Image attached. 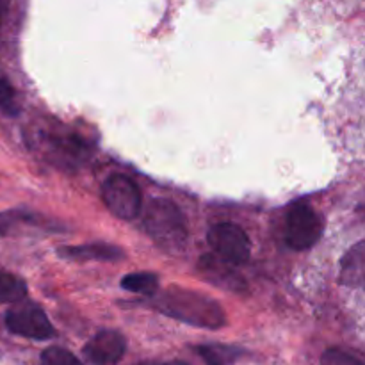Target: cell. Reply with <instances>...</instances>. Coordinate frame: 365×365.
Here are the masks:
<instances>
[{
  "label": "cell",
  "instance_id": "6da1fadb",
  "mask_svg": "<svg viewBox=\"0 0 365 365\" xmlns=\"http://www.w3.org/2000/svg\"><path fill=\"white\" fill-rule=\"evenodd\" d=\"M155 307L166 316L192 327L216 330L227 323L223 309L214 299L187 289H168L157 296Z\"/></svg>",
  "mask_w": 365,
  "mask_h": 365
},
{
  "label": "cell",
  "instance_id": "7a4b0ae2",
  "mask_svg": "<svg viewBox=\"0 0 365 365\" xmlns=\"http://www.w3.org/2000/svg\"><path fill=\"white\" fill-rule=\"evenodd\" d=\"M145 228L152 241L164 252L178 253L187 241L184 214L173 202L155 198L148 203L145 214Z\"/></svg>",
  "mask_w": 365,
  "mask_h": 365
},
{
  "label": "cell",
  "instance_id": "3957f363",
  "mask_svg": "<svg viewBox=\"0 0 365 365\" xmlns=\"http://www.w3.org/2000/svg\"><path fill=\"white\" fill-rule=\"evenodd\" d=\"M6 327L11 334L34 341H46L56 334L41 307L24 299L6 314Z\"/></svg>",
  "mask_w": 365,
  "mask_h": 365
},
{
  "label": "cell",
  "instance_id": "277c9868",
  "mask_svg": "<svg viewBox=\"0 0 365 365\" xmlns=\"http://www.w3.org/2000/svg\"><path fill=\"white\" fill-rule=\"evenodd\" d=\"M207 239H209V245L216 253V257L232 264V266L245 264L250 259V239L239 225H214V227H210Z\"/></svg>",
  "mask_w": 365,
  "mask_h": 365
},
{
  "label": "cell",
  "instance_id": "5b68a950",
  "mask_svg": "<svg viewBox=\"0 0 365 365\" xmlns=\"http://www.w3.org/2000/svg\"><path fill=\"white\" fill-rule=\"evenodd\" d=\"M102 196L110 212L121 220H134L141 210V191L123 175H113L107 178L102 187Z\"/></svg>",
  "mask_w": 365,
  "mask_h": 365
},
{
  "label": "cell",
  "instance_id": "8992f818",
  "mask_svg": "<svg viewBox=\"0 0 365 365\" xmlns=\"http://www.w3.org/2000/svg\"><path fill=\"white\" fill-rule=\"evenodd\" d=\"M323 225L312 207L299 202L289 210L287 216V245L296 252L309 250L319 241Z\"/></svg>",
  "mask_w": 365,
  "mask_h": 365
},
{
  "label": "cell",
  "instance_id": "52a82bcc",
  "mask_svg": "<svg viewBox=\"0 0 365 365\" xmlns=\"http://www.w3.org/2000/svg\"><path fill=\"white\" fill-rule=\"evenodd\" d=\"M127 351V341L120 331L102 330L84 346V356L93 365H116Z\"/></svg>",
  "mask_w": 365,
  "mask_h": 365
},
{
  "label": "cell",
  "instance_id": "ba28073f",
  "mask_svg": "<svg viewBox=\"0 0 365 365\" xmlns=\"http://www.w3.org/2000/svg\"><path fill=\"white\" fill-rule=\"evenodd\" d=\"M227 264L228 262L221 260L220 257L205 255L200 260V271L210 284L217 285L220 289L232 292L246 291L242 278H239V274L234 273V269L228 267Z\"/></svg>",
  "mask_w": 365,
  "mask_h": 365
},
{
  "label": "cell",
  "instance_id": "9c48e42d",
  "mask_svg": "<svg viewBox=\"0 0 365 365\" xmlns=\"http://www.w3.org/2000/svg\"><path fill=\"white\" fill-rule=\"evenodd\" d=\"M61 259L68 260H100V262H116L125 257L123 250L116 248L106 242H91V245L82 246H63L57 250Z\"/></svg>",
  "mask_w": 365,
  "mask_h": 365
},
{
  "label": "cell",
  "instance_id": "30bf717a",
  "mask_svg": "<svg viewBox=\"0 0 365 365\" xmlns=\"http://www.w3.org/2000/svg\"><path fill=\"white\" fill-rule=\"evenodd\" d=\"M364 241L356 242L346 257L342 259V271H341V280L344 285H351V287H362L364 284Z\"/></svg>",
  "mask_w": 365,
  "mask_h": 365
},
{
  "label": "cell",
  "instance_id": "8fae6325",
  "mask_svg": "<svg viewBox=\"0 0 365 365\" xmlns=\"http://www.w3.org/2000/svg\"><path fill=\"white\" fill-rule=\"evenodd\" d=\"M196 353L207 365H234L242 355L241 349L227 344H203L196 348Z\"/></svg>",
  "mask_w": 365,
  "mask_h": 365
},
{
  "label": "cell",
  "instance_id": "7c38bea8",
  "mask_svg": "<svg viewBox=\"0 0 365 365\" xmlns=\"http://www.w3.org/2000/svg\"><path fill=\"white\" fill-rule=\"evenodd\" d=\"M27 296V285L24 280L0 271V303H16Z\"/></svg>",
  "mask_w": 365,
  "mask_h": 365
},
{
  "label": "cell",
  "instance_id": "4fadbf2b",
  "mask_svg": "<svg viewBox=\"0 0 365 365\" xmlns=\"http://www.w3.org/2000/svg\"><path fill=\"white\" fill-rule=\"evenodd\" d=\"M121 287L130 292L145 296H155L159 287V278L153 273H132L121 280Z\"/></svg>",
  "mask_w": 365,
  "mask_h": 365
},
{
  "label": "cell",
  "instance_id": "5bb4252c",
  "mask_svg": "<svg viewBox=\"0 0 365 365\" xmlns=\"http://www.w3.org/2000/svg\"><path fill=\"white\" fill-rule=\"evenodd\" d=\"M41 365H84L71 351L64 348H52L45 349L41 353Z\"/></svg>",
  "mask_w": 365,
  "mask_h": 365
},
{
  "label": "cell",
  "instance_id": "9a60e30c",
  "mask_svg": "<svg viewBox=\"0 0 365 365\" xmlns=\"http://www.w3.org/2000/svg\"><path fill=\"white\" fill-rule=\"evenodd\" d=\"M321 365H364L362 360L353 356L351 353L342 351V349L331 348L327 349L321 356Z\"/></svg>",
  "mask_w": 365,
  "mask_h": 365
},
{
  "label": "cell",
  "instance_id": "2e32d148",
  "mask_svg": "<svg viewBox=\"0 0 365 365\" xmlns=\"http://www.w3.org/2000/svg\"><path fill=\"white\" fill-rule=\"evenodd\" d=\"M0 110L7 116H14L18 114V103H16V95H14V89L11 88V84H7L6 81L0 78Z\"/></svg>",
  "mask_w": 365,
  "mask_h": 365
},
{
  "label": "cell",
  "instance_id": "e0dca14e",
  "mask_svg": "<svg viewBox=\"0 0 365 365\" xmlns=\"http://www.w3.org/2000/svg\"><path fill=\"white\" fill-rule=\"evenodd\" d=\"M159 365H191L187 362H182V360H171V362H166V364H159Z\"/></svg>",
  "mask_w": 365,
  "mask_h": 365
},
{
  "label": "cell",
  "instance_id": "ac0fdd59",
  "mask_svg": "<svg viewBox=\"0 0 365 365\" xmlns=\"http://www.w3.org/2000/svg\"><path fill=\"white\" fill-rule=\"evenodd\" d=\"M4 11H6V4H4V0H0V24H2Z\"/></svg>",
  "mask_w": 365,
  "mask_h": 365
}]
</instances>
